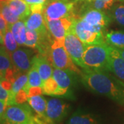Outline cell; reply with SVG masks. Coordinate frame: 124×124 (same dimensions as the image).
Returning a JSON list of instances; mask_svg holds the SVG:
<instances>
[{"label": "cell", "mask_w": 124, "mask_h": 124, "mask_svg": "<svg viewBox=\"0 0 124 124\" xmlns=\"http://www.w3.org/2000/svg\"><path fill=\"white\" fill-rule=\"evenodd\" d=\"M115 2L109 0H95L93 3V7L94 9L101 10L103 9L110 8Z\"/></svg>", "instance_id": "obj_29"}, {"label": "cell", "mask_w": 124, "mask_h": 124, "mask_svg": "<svg viewBox=\"0 0 124 124\" xmlns=\"http://www.w3.org/2000/svg\"><path fill=\"white\" fill-rule=\"evenodd\" d=\"M10 91H8L4 88L0 84V101L4 102L6 104V106H7V101L8 100L9 96H10Z\"/></svg>", "instance_id": "obj_32"}, {"label": "cell", "mask_w": 124, "mask_h": 124, "mask_svg": "<svg viewBox=\"0 0 124 124\" xmlns=\"http://www.w3.org/2000/svg\"><path fill=\"white\" fill-rule=\"evenodd\" d=\"M28 94L26 90L23 89L19 90L15 96V104H22L26 101H28Z\"/></svg>", "instance_id": "obj_30"}, {"label": "cell", "mask_w": 124, "mask_h": 124, "mask_svg": "<svg viewBox=\"0 0 124 124\" xmlns=\"http://www.w3.org/2000/svg\"><path fill=\"white\" fill-rule=\"evenodd\" d=\"M10 10L20 20H25L31 14L30 6L24 0H8L6 1Z\"/></svg>", "instance_id": "obj_15"}, {"label": "cell", "mask_w": 124, "mask_h": 124, "mask_svg": "<svg viewBox=\"0 0 124 124\" xmlns=\"http://www.w3.org/2000/svg\"><path fill=\"white\" fill-rule=\"evenodd\" d=\"M3 117L10 124H35V116L28 104L7 106Z\"/></svg>", "instance_id": "obj_3"}, {"label": "cell", "mask_w": 124, "mask_h": 124, "mask_svg": "<svg viewBox=\"0 0 124 124\" xmlns=\"http://www.w3.org/2000/svg\"><path fill=\"white\" fill-rule=\"evenodd\" d=\"M8 0H0V2H6Z\"/></svg>", "instance_id": "obj_42"}, {"label": "cell", "mask_w": 124, "mask_h": 124, "mask_svg": "<svg viewBox=\"0 0 124 124\" xmlns=\"http://www.w3.org/2000/svg\"><path fill=\"white\" fill-rule=\"evenodd\" d=\"M27 83H28V75L26 74L21 75L13 84L12 90H10L11 93L14 96H15V94L19 90L23 89V88L26 85Z\"/></svg>", "instance_id": "obj_28"}, {"label": "cell", "mask_w": 124, "mask_h": 124, "mask_svg": "<svg viewBox=\"0 0 124 124\" xmlns=\"http://www.w3.org/2000/svg\"><path fill=\"white\" fill-rule=\"evenodd\" d=\"M109 1H112L113 2H115V1H124V0H109Z\"/></svg>", "instance_id": "obj_41"}, {"label": "cell", "mask_w": 124, "mask_h": 124, "mask_svg": "<svg viewBox=\"0 0 124 124\" xmlns=\"http://www.w3.org/2000/svg\"><path fill=\"white\" fill-rule=\"evenodd\" d=\"M13 64L9 53L6 51V48H0V73L4 77L6 71L9 68H13Z\"/></svg>", "instance_id": "obj_22"}, {"label": "cell", "mask_w": 124, "mask_h": 124, "mask_svg": "<svg viewBox=\"0 0 124 124\" xmlns=\"http://www.w3.org/2000/svg\"><path fill=\"white\" fill-rule=\"evenodd\" d=\"M4 44V35L1 32V31H0V44Z\"/></svg>", "instance_id": "obj_38"}, {"label": "cell", "mask_w": 124, "mask_h": 124, "mask_svg": "<svg viewBox=\"0 0 124 124\" xmlns=\"http://www.w3.org/2000/svg\"><path fill=\"white\" fill-rule=\"evenodd\" d=\"M32 52L26 49H17L10 54L14 68L20 74L26 72L31 69L32 64Z\"/></svg>", "instance_id": "obj_10"}, {"label": "cell", "mask_w": 124, "mask_h": 124, "mask_svg": "<svg viewBox=\"0 0 124 124\" xmlns=\"http://www.w3.org/2000/svg\"><path fill=\"white\" fill-rule=\"evenodd\" d=\"M32 64L31 69L28 71V83L23 88V90L27 92L28 89L31 87H42L43 81L38 71V68L35 62L32 61Z\"/></svg>", "instance_id": "obj_19"}, {"label": "cell", "mask_w": 124, "mask_h": 124, "mask_svg": "<svg viewBox=\"0 0 124 124\" xmlns=\"http://www.w3.org/2000/svg\"><path fill=\"white\" fill-rule=\"evenodd\" d=\"M26 28L36 31L39 36L48 35V31L42 13H31L30 16L25 20Z\"/></svg>", "instance_id": "obj_14"}, {"label": "cell", "mask_w": 124, "mask_h": 124, "mask_svg": "<svg viewBox=\"0 0 124 124\" xmlns=\"http://www.w3.org/2000/svg\"><path fill=\"white\" fill-rule=\"evenodd\" d=\"M45 4H31L30 6L31 13H43Z\"/></svg>", "instance_id": "obj_34"}, {"label": "cell", "mask_w": 124, "mask_h": 124, "mask_svg": "<svg viewBox=\"0 0 124 124\" xmlns=\"http://www.w3.org/2000/svg\"><path fill=\"white\" fill-rule=\"evenodd\" d=\"M4 79H5L4 77V76L2 75H1V74L0 73V82H1V81L2 80Z\"/></svg>", "instance_id": "obj_40"}, {"label": "cell", "mask_w": 124, "mask_h": 124, "mask_svg": "<svg viewBox=\"0 0 124 124\" xmlns=\"http://www.w3.org/2000/svg\"><path fill=\"white\" fill-rule=\"evenodd\" d=\"M0 84L2 85V87L4 89H6V90H8V91H10V90H12L13 84H12L10 81H9L8 80L4 79L0 82Z\"/></svg>", "instance_id": "obj_35"}, {"label": "cell", "mask_w": 124, "mask_h": 124, "mask_svg": "<svg viewBox=\"0 0 124 124\" xmlns=\"http://www.w3.org/2000/svg\"><path fill=\"white\" fill-rule=\"evenodd\" d=\"M19 45H24L26 41V26L24 20H19L11 26H8Z\"/></svg>", "instance_id": "obj_17"}, {"label": "cell", "mask_w": 124, "mask_h": 124, "mask_svg": "<svg viewBox=\"0 0 124 124\" xmlns=\"http://www.w3.org/2000/svg\"><path fill=\"white\" fill-rule=\"evenodd\" d=\"M32 61L35 62V63L37 64L38 71L39 72V75L43 82H44L46 80L48 79L49 78L53 77V68L49 63L48 59L46 56L43 54L35 56L32 58Z\"/></svg>", "instance_id": "obj_16"}, {"label": "cell", "mask_w": 124, "mask_h": 124, "mask_svg": "<svg viewBox=\"0 0 124 124\" xmlns=\"http://www.w3.org/2000/svg\"><path fill=\"white\" fill-rule=\"evenodd\" d=\"M70 106L59 99H50L47 101L46 116L49 124L59 123L67 115Z\"/></svg>", "instance_id": "obj_8"}, {"label": "cell", "mask_w": 124, "mask_h": 124, "mask_svg": "<svg viewBox=\"0 0 124 124\" xmlns=\"http://www.w3.org/2000/svg\"><path fill=\"white\" fill-rule=\"evenodd\" d=\"M117 50H118V51L119 52L120 54L121 55V57L124 58V48H123V49H117Z\"/></svg>", "instance_id": "obj_39"}, {"label": "cell", "mask_w": 124, "mask_h": 124, "mask_svg": "<svg viewBox=\"0 0 124 124\" xmlns=\"http://www.w3.org/2000/svg\"><path fill=\"white\" fill-rule=\"evenodd\" d=\"M105 40L107 44L115 48H124V31H110L106 34Z\"/></svg>", "instance_id": "obj_18"}, {"label": "cell", "mask_w": 124, "mask_h": 124, "mask_svg": "<svg viewBox=\"0 0 124 124\" xmlns=\"http://www.w3.org/2000/svg\"><path fill=\"white\" fill-rule=\"evenodd\" d=\"M83 21L93 26H100L106 28L110 22V17L103 11L97 9H90L80 18Z\"/></svg>", "instance_id": "obj_13"}, {"label": "cell", "mask_w": 124, "mask_h": 124, "mask_svg": "<svg viewBox=\"0 0 124 124\" xmlns=\"http://www.w3.org/2000/svg\"><path fill=\"white\" fill-rule=\"evenodd\" d=\"M8 28V23L6 22L4 18L3 17L2 15L0 13V31H1V32L3 33L4 35L5 33L6 32Z\"/></svg>", "instance_id": "obj_33"}, {"label": "cell", "mask_w": 124, "mask_h": 124, "mask_svg": "<svg viewBox=\"0 0 124 124\" xmlns=\"http://www.w3.org/2000/svg\"><path fill=\"white\" fill-rule=\"evenodd\" d=\"M74 2L70 0H52L44 5L43 15L45 20L73 17Z\"/></svg>", "instance_id": "obj_4"}, {"label": "cell", "mask_w": 124, "mask_h": 124, "mask_svg": "<svg viewBox=\"0 0 124 124\" xmlns=\"http://www.w3.org/2000/svg\"><path fill=\"white\" fill-rule=\"evenodd\" d=\"M27 4H45L47 0H24Z\"/></svg>", "instance_id": "obj_36"}, {"label": "cell", "mask_w": 124, "mask_h": 124, "mask_svg": "<svg viewBox=\"0 0 124 124\" xmlns=\"http://www.w3.org/2000/svg\"><path fill=\"white\" fill-rule=\"evenodd\" d=\"M75 17L45 20L46 25L49 33L53 37V40L63 41L68 31L70 28L74 21Z\"/></svg>", "instance_id": "obj_9"}, {"label": "cell", "mask_w": 124, "mask_h": 124, "mask_svg": "<svg viewBox=\"0 0 124 124\" xmlns=\"http://www.w3.org/2000/svg\"><path fill=\"white\" fill-rule=\"evenodd\" d=\"M6 104L4 102L0 101V119L1 118V116L4 115V113L5 109L6 108Z\"/></svg>", "instance_id": "obj_37"}, {"label": "cell", "mask_w": 124, "mask_h": 124, "mask_svg": "<svg viewBox=\"0 0 124 124\" xmlns=\"http://www.w3.org/2000/svg\"><path fill=\"white\" fill-rule=\"evenodd\" d=\"M50 60L55 68L70 70L76 74L81 75L82 72L76 66L72 59L67 53L64 46H61L55 48H50Z\"/></svg>", "instance_id": "obj_6"}, {"label": "cell", "mask_w": 124, "mask_h": 124, "mask_svg": "<svg viewBox=\"0 0 124 124\" xmlns=\"http://www.w3.org/2000/svg\"><path fill=\"white\" fill-rule=\"evenodd\" d=\"M42 89L44 94L53 97H59V85L53 77L45 81L42 85Z\"/></svg>", "instance_id": "obj_23"}, {"label": "cell", "mask_w": 124, "mask_h": 124, "mask_svg": "<svg viewBox=\"0 0 124 124\" xmlns=\"http://www.w3.org/2000/svg\"><path fill=\"white\" fill-rule=\"evenodd\" d=\"M110 18L113 19L118 24L124 26V5H119L113 8Z\"/></svg>", "instance_id": "obj_27"}, {"label": "cell", "mask_w": 124, "mask_h": 124, "mask_svg": "<svg viewBox=\"0 0 124 124\" xmlns=\"http://www.w3.org/2000/svg\"><path fill=\"white\" fill-rule=\"evenodd\" d=\"M108 71L84 70L81 74L84 85L93 91L124 106V82L108 73Z\"/></svg>", "instance_id": "obj_1"}, {"label": "cell", "mask_w": 124, "mask_h": 124, "mask_svg": "<svg viewBox=\"0 0 124 124\" xmlns=\"http://www.w3.org/2000/svg\"><path fill=\"white\" fill-rule=\"evenodd\" d=\"M108 46L106 42L85 45L83 61L86 70L109 71Z\"/></svg>", "instance_id": "obj_2"}, {"label": "cell", "mask_w": 124, "mask_h": 124, "mask_svg": "<svg viewBox=\"0 0 124 124\" xmlns=\"http://www.w3.org/2000/svg\"><path fill=\"white\" fill-rule=\"evenodd\" d=\"M30 106L38 115H45L47 107V101L43 96L37 95L28 99Z\"/></svg>", "instance_id": "obj_20"}, {"label": "cell", "mask_w": 124, "mask_h": 124, "mask_svg": "<svg viewBox=\"0 0 124 124\" xmlns=\"http://www.w3.org/2000/svg\"><path fill=\"white\" fill-rule=\"evenodd\" d=\"M0 13L2 15L3 17L4 18L6 22L8 23V26H11L12 24L20 20V19L17 16L13 13L6 2H3L2 6L0 10Z\"/></svg>", "instance_id": "obj_24"}, {"label": "cell", "mask_w": 124, "mask_h": 124, "mask_svg": "<svg viewBox=\"0 0 124 124\" xmlns=\"http://www.w3.org/2000/svg\"><path fill=\"white\" fill-rule=\"evenodd\" d=\"M26 93L28 98L37 95H41L44 94L42 87H31L28 89Z\"/></svg>", "instance_id": "obj_31"}, {"label": "cell", "mask_w": 124, "mask_h": 124, "mask_svg": "<svg viewBox=\"0 0 124 124\" xmlns=\"http://www.w3.org/2000/svg\"><path fill=\"white\" fill-rule=\"evenodd\" d=\"M4 44L7 51L10 54L13 53L14 51H15L18 47L17 42L16 41L12 32L9 28L4 35Z\"/></svg>", "instance_id": "obj_25"}, {"label": "cell", "mask_w": 124, "mask_h": 124, "mask_svg": "<svg viewBox=\"0 0 124 124\" xmlns=\"http://www.w3.org/2000/svg\"><path fill=\"white\" fill-rule=\"evenodd\" d=\"M2 4H3V2H0V10H1V6H2Z\"/></svg>", "instance_id": "obj_43"}, {"label": "cell", "mask_w": 124, "mask_h": 124, "mask_svg": "<svg viewBox=\"0 0 124 124\" xmlns=\"http://www.w3.org/2000/svg\"><path fill=\"white\" fill-rule=\"evenodd\" d=\"M72 72L59 68H54L53 77L59 88V97H68L71 95L70 88L72 85Z\"/></svg>", "instance_id": "obj_11"}, {"label": "cell", "mask_w": 124, "mask_h": 124, "mask_svg": "<svg viewBox=\"0 0 124 124\" xmlns=\"http://www.w3.org/2000/svg\"><path fill=\"white\" fill-rule=\"evenodd\" d=\"M39 41V35L36 31L26 28V41L24 45L32 48H37Z\"/></svg>", "instance_id": "obj_26"}, {"label": "cell", "mask_w": 124, "mask_h": 124, "mask_svg": "<svg viewBox=\"0 0 124 124\" xmlns=\"http://www.w3.org/2000/svg\"><path fill=\"white\" fill-rule=\"evenodd\" d=\"M63 46L67 53L76 65L82 68L84 70H86L87 68L83 61L85 44L71 29L68 31L65 36Z\"/></svg>", "instance_id": "obj_5"}, {"label": "cell", "mask_w": 124, "mask_h": 124, "mask_svg": "<svg viewBox=\"0 0 124 124\" xmlns=\"http://www.w3.org/2000/svg\"><path fill=\"white\" fill-rule=\"evenodd\" d=\"M109 71L124 82V59L117 49L108 46Z\"/></svg>", "instance_id": "obj_12"}, {"label": "cell", "mask_w": 124, "mask_h": 124, "mask_svg": "<svg viewBox=\"0 0 124 124\" xmlns=\"http://www.w3.org/2000/svg\"><path fill=\"white\" fill-rule=\"evenodd\" d=\"M70 29L75 32V34L85 45L106 43L103 33L94 32L85 28L80 18L77 19L75 17Z\"/></svg>", "instance_id": "obj_7"}, {"label": "cell", "mask_w": 124, "mask_h": 124, "mask_svg": "<svg viewBox=\"0 0 124 124\" xmlns=\"http://www.w3.org/2000/svg\"><path fill=\"white\" fill-rule=\"evenodd\" d=\"M66 124H97V121L90 114L77 112L69 119Z\"/></svg>", "instance_id": "obj_21"}]
</instances>
